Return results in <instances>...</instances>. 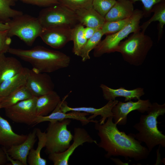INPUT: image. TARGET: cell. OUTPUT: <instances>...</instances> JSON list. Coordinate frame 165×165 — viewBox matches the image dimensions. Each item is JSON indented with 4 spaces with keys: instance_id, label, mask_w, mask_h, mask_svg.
<instances>
[{
    "instance_id": "obj_2",
    "label": "cell",
    "mask_w": 165,
    "mask_h": 165,
    "mask_svg": "<svg viewBox=\"0 0 165 165\" xmlns=\"http://www.w3.org/2000/svg\"><path fill=\"white\" fill-rule=\"evenodd\" d=\"M8 53L30 64L38 72L48 73L68 67L71 58L63 52L38 46L28 50L10 47Z\"/></svg>"
},
{
    "instance_id": "obj_28",
    "label": "cell",
    "mask_w": 165,
    "mask_h": 165,
    "mask_svg": "<svg viewBox=\"0 0 165 165\" xmlns=\"http://www.w3.org/2000/svg\"><path fill=\"white\" fill-rule=\"evenodd\" d=\"M84 28L83 26L78 24L72 29V41L73 42L72 51L78 56L87 40L84 35Z\"/></svg>"
},
{
    "instance_id": "obj_1",
    "label": "cell",
    "mask_w": 165,
    "mask_h": 165,
    "mask_svg": "<svg viewBox=\"0 0 165 165\" xmlns=\"http://www.w3.org/2000/svg\"><path fill=\"white\" fill-rule=\"evenodd\" d=\"M113 119V117L111 116L103 124H100L99 121L94 123V128L100 139L96 145L106 152L105 157L108 159L120 156L127 160L130 158L136 161L146 159L150 153L147 148L130 133L127 135L119 131Z\"/></svg>"
},
{
    "instance_id": "obj_10",
    "label": "cell",
    "mask_w": 165,
    "mask_h": 165,
    "mask_svg": "<svg viewBox=\"0 0 165 165\" xmlns=\"http://www.w3.org/2000/svg\"><path fill=\"white\" fill-rule=\"evenodd\" d=\"M73 142L68 148L64 152L59 153H53L49 154L48 159L54 165H68L70 156L75 149L79 146L82 145L84 143H94L97 141L94 140L87 131L84 128L75 127L73 135Z\"/></svg>"
},
{
    "instance_id": "obj_24",
    "label": "cell",
    "mask_w": 165,
    "mask_h": 165,
    "mask_svg": "<svg viewBox=\"0 0 165 165\" xmlns=\"http://www.w3.org/2000/svg\"><path fill=\"white\" fill-rule=\"evenodd\" d=\"M152 13H154L152 16L140 26V28L141 30H142L141 31L145 32L148 26L152 22L158 21L159 22L157 27L158 39L159 41L162 37L163 27L165 24V1L155 5L152 8Z\"/></svg>"
},
{
    "instance_id": "obj_37",
    "label": "cell",
    "mask_w": 165,
    "mask_h": 165,
    "mask_svg": "<svg viewBox=\"0 0 165 165\" xmlns=\"http://www.w3.org/2000/svg\"><path fill=\"white\" fill-rule=\"evenodd\" d=\"M6 153V158L8 161H9L10 162L11 165H24L19 160H15L11 157L6 151V149L4 147H2Z\"/></svg>"
},
{
    "instance_id": "obj_12",
    "label": "cell",
    "mask_w": 165,
    "mask_h": 165,
    "mask_svg": "<svg viewBox=\"0 0 165 165\" xmlns=\"http://www.w3.org/2000/svg\"><path fill=\"white\" fill-rule=\"evenodd\" d=\"M25 86L33 97H38L54 90V85L47 73L29 69Z\"/></svg>"
},
{
    "instance_id": "obj_20",
    "label": "cell",
    "mask_w": 165,
    "mask_h": 165,
    "mask_svg": "<svg viewBox=\"0 0 165 165\" xmlns=\"http://www.w3.org/2000/svg\"><path fill=\"white\" fill-rule=\"evenodd\" d=\"M29 70L28 68L24 67L21 72L0 84V99L25 85Z\"/></svg>"
},
{
    "instance_id": "obj_27",
    "label": "cell",
    "mask_w": 165,
    "mask_h": 165,
    "mask_svg": "<svg viewBox=\"0 0 165 165\" xmlns=\"http://www.w3.org/2000/svg\"><path fill=\"white\" fill-rule=\"evenodd\" d=\"M16 0H0V22L6 23L12 18L23 14L21 11L13 9Z\"/></svg>"
},
{
    "instance_id": "obj_41",
    "label": "cell",
    "mask_w": 165,
    "mask_h": 165,
    "mask_svg": "<svg viewBox=\"0 0 165 165\" xmlns=\"http://www.w3.org/2000/svg\"><path fill=\"white\" fill-rule=\"evenodd\" d=\"M1 108H2V107H1V103H0V109H1Z\"/></svg>"
},
{
    "instance_id": "obj_40",
    "label": "cell",
    "mask_w": 165,
    "mask_h": 165,
    "mask_svg": "<svg viewBox=\"0 0 165 165\" xmlns=\"http://www.w3.org/2000/svg\"><path fill=\"white\" fill-rule=\"evenodd\" d=\"M9 27L6 23L0 22V31L7 30Z\"/></svg>"
},
{
    "instance_id": "obj_7",
    "label": "cell",
    "mask_w": 165,
    "mask_h": 165,
    "mask_svg": "<svg viewBox=\"0 0 165 165\" xmlns=\"http://www.w3.org/2000/svg\"><path fill=\"white\" fill-rule=\"evenodd\" d=\"M71 122V119H69L49 122L45 132V152L47 154L62 152L68 148L73 138L71 131L67 128Z\"/></svg>"
},
{
    "instance_id": "obj_11",
    "label": "cell",
    "mask_w": 165,
    "mask_h": 165,
    "mask_svg": "<svg viewBox=\"0 0 165 165\" xmlns=\"http://www.w3.org/2000/svg\"><path fill=\"white\" fill-rule=\"evenodd\" d=\"M123 102L118 101L112 108L114 123L119 125H125L127 123V116L131 112L137 110L141 113L147 112L152 103L149 99H139L136 101L131 100Z\"/></svg>"
},
{
    "instance_id": "obj_23",
    "label": "cell",
    "mask_w": 165,
    "mask_h": 165,
    "mask_svg": "<svg viewBox=\"0 0 165 165\" xmlns=\"http://www.w3.org/2000/svg\"><path fill=\"white\" fill-rule=\"evenodd\" d=\"M75 12L79 24L86 27L101 28L105 21V18L93 8L81 9Z\"/></svg>"
},
{
    "instance_id": "obj_18",
    "label": "cell",
    "mask_w": 165,
    "mask_h": 165,
    "mask_svg": "<svg viewBox=\"0 0 165 165\" xmlns=\"http://www.w3.org/2000/svg\"><path fill=\"white\" fill-rule=\"evenodd\" d=\"M27 135L15 133L9 122L0 116V145L8 149L23 142Z\"/></svg>"
},
{
    "instance_id": "obj_5",
    "label": "cell",
    "mask_w": 165,
    "mask_h": 165,
    "mask_svg": "<svg viewBox=\"0 0 165 165\" xmlns=\"http://www.w3.org/2000/svg\"><path fill=\"white\" fill-rule=\"evenodd\" d=\"M6 23L9 36H16L27 45L31 46L39 37L43 29L38 18L27 14L18 16Z\"/></svg>"
},
{
    "instance_id": "obj_26",
    "label": "cell",
    "mask_w": 165,
    "mask_h": 165,
    "mask_svg": "<svg viewBox=\"0 0 165 165\" xmlns=\"http://www.w3.org/2000/svg\"><path fill=\"white\" fill-rule=\"evenodd\" d=\"M33 97L25 85L24 86L0 99L2 108L9 107L20 101Z\"/></svg>"
},
{
    "instance_id": "obj_3",
    "label": "cell",
    "mask_w": 165,
    "mask_h": 165,
    "mask_svg": "<svg viewBox=\"0 0 165 165\" xmlns=\"http://www.w3.org/2000/svg\"><path fill=\"white\" fill-rule=\"evenodd\" d=\"M147 112V114L141 115L139 122L133 126L138 133L130 134L136 140L144 143L150 152L156 145L165 147V136L158 129L157 120L158 117L165 113V103L153 102Z\"/></svg>"
},
{
    "instance_id": "obj_30",
    "label": "cell",
    "mask_w": 165,
    "mask_h": 165,
    "mask_svg": "<svg viewBox=\"0 0 165 165\" xmlns=\"http://www.w3.org/2000/svg\"><path fill=\"white\" fill-rule=\"evenodd\" d=\"M131 16L129 18L118 21H105L101 28L104 35L111 34L121 30L129 23Z\"/></svg>"
},
{
    "instance_id": "obj_29",
    "label": "cell",
    "mask_w": 165,
    "mask_h": 165,
    "mask_svg": "<svg viewBox=\"0 0 165 165\" xmlns=\"http://www.w3.org/2000/svg\"><path fill=\"white\" fill-rule=\"evenodd\" d=\"M103 35L101 28L97 31L92 37L87 40L79 56L81 58L82 61L85 62L90 59V53L98 45Z\"/></svg>"
},
{
    "instance_id": "obj_32",
    "label": "cell",
    "mask_w": 165,
    "mask_h": 165,
    "mask_svg": "<svg viewBox=\"0 0 165 165\" xmlns=\"http://www.w3.org/2000/svg\"><path fill=\"white\" fill-rule=\"evenodd\" d=\"M116 0H93V8L102 16L105 17L115 4Z\"/></svg>"
},
{
    "instance_id": "obj_21",
    "label": "cell",
    "mask_w": 165,
    "mask_h": 165,
    "mask_svg": "<svg viewBox=\"0 0 165 165\" xmlns=\"http://www.w3.org/2000/svg\"><path fill=\"white\" fill-rule=\"evenodd\" d=\"M61 101L60 96L54 90L38 97L36 105V115H48L54 111Z\"/></svg>"
},
{
    "instance_id": "obj_9",
    "label": "cell",
    "mask_w": 165,
    "mask_h": 165,
    "mask_svg": "<svg viewBox=\"0 0 165 165\" xmlns=\"http://www.w3.org/2000/svg\"><path fill=\"white\" fill-rule=\"evenodd\" d=\"M37 97L20 101L4 108L6 116L16 123L34 125L36 116V105Z\"/></svg>"
},
{
    "instance_id": "obj_13",
    "label": "cell",
    "mask_w": 165,
    "mask_h": 165,
    "mask_svg": "<svg viewBox=\"0 0 165 165\" xmlns=\"http://www.w3.org/2000/svg\"><path fill=\"white\" fill-rule=\"evenodd\" d=\"M68 96V95L65 96L59 103L60 110L61 111L64 113L72 111L86 112L90 114H91V115L87 118L88 119L90 120L93 119L98 116H100L101 118L99 122L101 124H104L106 120L108 117L111 116L113 117L112 109L119 101L116 100L108 101L104 106L98 108L92 107H71L68 105V103L65 101Z\"/></svg>"
},
{
    "instance_id": "obj_33",
    "label": "cell",
    "mask_w": 165,
    "mask_h": 165,
    "mask_svg": "<svg viewBox=\"0 0 165 165\" xmlns=\"http://www.w3.org/2000/svg\"><path fill=\"white\" fill-rule=\"evenodd\" d=\"M11 42L7 30L0 31V56L8 52Z\"/></svg>"
},
{
    "instance_id": "obj_8",
    "label": "cell",
    "mask_w": 165,
    "mask_h": 165,
    "mask_svg": "<svg viewBox=\"0 0 165 165\" xmlns=\"http://www.w3.org/2000/svg\"><path fill=\"white\" fill-rule=\"evenodd\" d=\"M37 18L43 28L61 27L73 28L79 24L75 11L60 3L42 9Z\"/></svg>"
},
{
    "instance_id": "obj_39",
    "label": "cell",
    "mask_w": 165,
    "mask_h": 165,
    "mask_svg": "<svg viewBox=\"0 0 165 165\" xmlns=\"http://www.w3.org/2000/svg\"><path fill=\"white\" fill-rule=\"evenodd\" d=\"M110 158L116 165H128V163H124L119 159L111 157H110Z\"/></svg>"
},
{
    "instance_id": "obj_17",
    "label": "cell",
    "mask_w": 165,
    "mask_h": 165,
    "mask_svg": "<svg viewBox=\"0 0 165 165\" xmlns=\"http://www.w3.org/2000/svg\"><path fill=\"white\" fill-rule=\"evenodd\" d=\"M100 87L102 91L104 99L108 101H114L116 98L118 97L125 98V102L133 99L138 100L145 94L144 89L141 87H138L130 90L121 87L113 89L103 84H101Z\"/></svg>"
},
{
    "instance_id": "obj_25",
    "label": "cell",
    "mask_w": 165,
    "mask_h": 165,
    "mask_svg": "<svg viewBox=\"0 0 165 165\" xmlns=\"http://www.w3.org/2000/svg\"><path fill=\"white\" fill-rule=\"evenodd\" d=\"M37 137L38 139L37 147L35 149L32 148L30 150L27 157V163L29 165H46V160L41 157L40 152L42 149L45 147L46 142V132L36 128Z\"/></svg>"
},
{
    "instance_id": "obj_38",
    "label": "cell",
    "mask_w": 165,
    "mask_h": 165,
    "mask_svg": "<svg viewBox=\"0 0 165 165\" xmlns=\"http://www.w3.org/2000/svg\"><path fill=\"white\" fill-rule=\"evenodd\" d=\"M7 161L6 155L3 147L0 148V165L5 164Z\"/></svg>"
},
{
    "instance_id": "obj_31",
    "label": "cell",
    "mask_w": 165,
    "mask_h": 165,
    "mask_svg": "<svg viewBox=\"0 0 165 165\" xmlns=\"http://www.w3.org/2000/svg\"><path fill=\"white\" fill-rule=\"evenodd\" d=\"M62 4L74 11L81 9L93 8V0H57Z\"/></svg>"
},
{
    "instance_id": "obj_19",
    "label": "cell",
    "mask_w": 165,
    "mask_h": 165,
    "mask_svg": "<svg viewBox=\"0 0 165 165\" xmlns=\"http://www.w3.org/2000/svg\"><path fill=\"white\" fill-rule=\"evenodd\" d=\"M133 3L129 0H117L105 17V21L112 22L130 17L134 9Z\"/></svg>"
},
{
    "instance_id": "obj_4",
    "label": "cell",
    "mask_w": 165,
    "mask_h": 165,
    "mask_svg": "<svg viewBox=\"0 0 165 165\" xmlns=\"http://www.w3.org/2000/svg\"><path fill=\"white\" fill-rule=\"evenodd\" d=\"M145 33L140 31L134 32L119 45L117 52L120 53L124 60L130 65H141L153 46L152 38Z\"/></svg>"
},
{
    "instance_id": "obj_16",
    "label": "cell",
    "mask_w": 165,
    "mask_h": 165,
    "mask_svg": "<svg viewBox=\"0 0 165 165\" xmlns=\"http://www.w3.org/2000/svg\"><path fill=\"white\" fill-rule=\"evenodd\" d=\"M36 137V130L35 128L28 134L26 139L23 142L6 148L7 152L13 159L19 160L24 165H27L28 156L37 141Z\"/></svg>"
},
{
    "instance_id": "obj_35",
    "label": "cell",
    "mask_w": 165,
    "mask_h": 165,
    "mask_svg": "<svg viewBox=\"0 0 165 165\" xmlns=\"http://www.w3.org/2000/svg\"><path fill=\"white\" fill-rule=\"evenodd\" d=\"M25 3L46 7L53 6L59 2L57 0H19Z\"/></svg>"
},
{
    "instance_id": "obj_36",
    "label": "cell",
    "mask_w": 165,
    "mask_h": 165,
    "mask_svg": "<svg viewBox=\"0 0 165 165\" xmlns=\"http://www.w3.org/2000/svg\"><path fill=\"white\" fill-rule=\"evenodd\" d=\"M101 28L91 27L84 28V33L85 38L87 40L92 37L95 33Z\"/></svg>"
},
{
    "instance_id": "obj_15",
    "label": "cell",
    "mask_w": 165,
    "mask_h": 165,
    "mask_svg": "<svg viewBox=\"0 0 165 165\" xmlns=\"http://www.w3.org/2000/svg\"><path fill=\"white\" fill-rule=\"evenodd\" d=\"M59 103L50 114L46 116L36 115L34 119V125L46 121L53 122L68 119L79 121L82 126L86 125L90 122L95 123L98 121L97 120L88 119L86 116L90 114L86 112L75 111H70L68 113L62 112L60 110Z\"/></svg>"
},
{
    "instance_id": "obj_6",
    "label": "cell",
    "mask_w": 165,
    "mask_h": 165,
    "mask_svg": "<svg viewBox=\"0 0 165 165\" xmlns=\"http://www.w3.org/2000/svg\"><path fill=\"white\" fill-rule=\"evenodd\" d=\"M143 17L142 10L138 9H134L130 21L124 28L117 32L107 35L101 41L94 50V56L99 57L105 53L117 52L122 40L130 34L141 31L140 23Z\"/></svg>"
},
{
    "instance_id": "obj_42",
    "label": "cell",
    "mask_w": 165,
    "mask_h": 165,
    "mask_svg": "<svg viewBox=\"0 0 165 165\" xmlns=\"http://www.w3.org/2000/svg\"><path fill=\"white\" fill-rule=\"evenodd\" d=\"M16 0L17 1V0Z\"/></svg>"
},
{
    "instance_id": "obj_14",
    "label": "cell",
    "mask_w": 165,
    "mask_h": 165,
    "mask_svg": "<svg viewBox=\"0 0 165 165\" xmlns=\"http://www.w3.org/2000/svg\"><path fill=\"white\" fill-rule=\"evenodd\" d=\"M72 29L61 27L43 28L39 37L50 47L60 49L72 41Z\"/></svg>"
},
{
    "instance_id": "obj_34",
    "label": "cell",
    "mask_w": 165,
    "mask_h": 165,
    "mask_svg": "<svg viewBox=\"0 0 165 165\" xmlns=\"http://www.w3.org/2000/svg\"><path fill=\"white\" fill-rule=\"evenodd\" d=\"M133 4L136 2H141L143 5V16L147 17L149 16L152 13L153 6L156 4L165 1V0H129Z\"/></svg>"
},
{
    "instance_id": "obj_22",
    "label": "cell",
    "mask_w": 165,
    "mask_h": 165,
    "mask_svg": "<svg viewBox=\"0 0 165 165\" xmlns=\"http://www.w3.org/2000/svg\"><path fill=\"white\" fill-rule=\"evenodd\" d=\"M24 67L16 58L8 57L5 54L0 56V84L4 81L21 72Z\"/></svg>"
}]
</instances>
